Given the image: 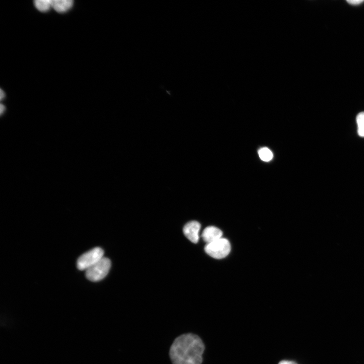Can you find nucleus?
Returning <instances> with one entry per match:
<instances>
[{"mask_svg":"<svg viewBox=\"0 0 364 364\" xmlns=\"http://www.w3.org/2000/svg\"><path fill=\"white\" fill-rule=\"evenodd\" d=\"M205 346L197 335L187 333L176 338L170 350L173 364H201Z\"/></svg>","mask_w":364,"mask_h":364,"instance_id":"1","label":"nucleus"},{"mask_svg":"<svg viewBox=\"0 0 364 364\" xmlns=\"http://www.w3.org/2000/svg\"><path fill=\"white\" fill-rule=\"evenodd\" d=\"M111 267L110 259L104 257L100 261L86 271V276L91 281H99L108 275Z\"/></svg>","mask_w":364,"mask_h":364,"instance_id":"2","label":"nucleus"},{"mask_svg":"<svg viewBox=\"0 0 364 364\" xmlns=\"http://www.w3.org/2000/svg\"><path fill=\"white\" fill-rule=\"evenodd\" d=\"M231 249L230 242L224 238L206 244L204 248L205 251L208 255L216 259L226 257L230 253Z\"/></svg>","mask_w":364,"mask_h":364,"instance_id":"3","label":"nucleus"},{"mask_svg":"<svg viewBox=\"0 0 364 364\" xmlns=\"http://www.w3.org/2000/svg\"><path fill=\"white\" fill-rule=\"evenodd\" d=\"M104 251L95 247L82 254L78 259L77 266L79 270L86 271L104 257Z\"/></svg>","mask_w":364,"mask_h":364,"instance_id":"4","label":"nucleus"},{"mask_svg":"<svg viewBox=\"0 0 364 364\" xmlns=\"http://www.w3.org/2000/svg\"><path fill=\"white\" fill-rule=\"evenodd\" d=\"M201 225L196 221H191L185 225L183 228L185 236L192 242L197 243L199 239Z\"/></svg>","mask_w":364,"mask_h":364,"instance_id":"5","label":"nucleus"},{"mask_svg":"<svg viewBox=\"0 0 364 364\" xmlns=\"http://www.w3.org/2000/svg\"><path fill=\"white\" fill-rule=\"evenodd\" d=\"M223 236L222 231L214 226L206 227L203 231L201 237L203 240L209 244L218 240Z\"/></svg>","mask_w":364,"mask_h":364,"instance_id":"6","label":"nucleus"},{"mask_svg":"<svg viewBox=\"0 0 364 364\" xmlns=\"http://www.w3.org/2000/svg\"><path fill=\"white\" fill-rule=\"evenodd\" d=\"M74 4L72 0H53V8L59 13H64L70 10Z\"/></svg>","mask_w":364,"mask_h":364,"instance_id":"7","label":"nucleus"},{"mask_svg":"<svg viewBox=\"0 0 364 364\" xmlns=\"http://www.w3.org/2000/svg\"><path fill=\"white\" fill-rule=\"evenodd\" d=\"M35 6L41 12H47L53 8V0H36Z\"/></svg>","mask_w":364,"mask_h":364,"instance_id":"8","label":"nucleus"},{"mask_svg":"<svg viewBox=\"0 0 364 364\" xmlns=\"http://www.w3.org/2000/svg\"><path fill=\"white\" fill-rule=\"evenodd\" d=\"M258 155L260 159L266 162L271 161L273 158L272 151L267 147L260 149L258 151Z\"/></svg>","mask_w":364,"mask_h":364,"instance_id":"9","label":"nucleus"},{"mask_svg":"<svg viewBox=\"0 0 364 364\" xmlns=\"http://www.w3.org/2000/svg\"><path fill=\"white\" fill-rule=\"evenodd\" d=\"M356 122L358 134L360 137H364V112L358 114L356 117Z\"/></svg>","mask_w":364,"mask_h":364,"instance_id":"10","label":"nucleus"},{"mask_svg":"<svg viewBox=\"0 0 364 364\" xmlns=\"http://www.w3.org/2000/svg\"><path fill=\"white\" fill-rule=\"evenodd\" d=\"M363 2V0H348V1H347V3L353 6L359 5Z\"/></svg>","mask_w":364,"mask_h":364,"instance_id":"11","label":"nucleus"},{"mask_svg":"<svg viewBox=\"0 0 364 364\" xmlns=\"http://www.w3.org/2000/svg\"><path fill=\"white\" fill-rule=\"evenodd\" d=\"M278 364H297V363L293 361L283 360L279 362Z\"/></svg>","mask_w":364,"mask_h":364,"instance_id":"12","label":"nucleus"},{"mask_svg":"<svg viewBox=\"0 0 364 364\" xmlns=\"http://www.w3.org/2000/svg\"><path fill=\"white\" fill-rule=\"evenodd\" d=\"M5 94L3 90L1 89V92H0V99L2 100L5 98Z\"/></svg>","mask_w":364,"mask_h":364,"instance_id":"13","label":"nucleus"},{"mask_svg":"<svg viewBox=\"0 0 364 364\" xmlns=\"http://www.w3.org/2000/svg\"><path fill=\"white\" fill-rule=\"evenodd\" d=\"M0 109H1V114L2 115L5 111V107L3 105H2V104L1 105V108H0Z\"/></svg>","mask_w":364,"mask_h":364,"instance_id":"14","label":"nucleus"}]
</instances>
